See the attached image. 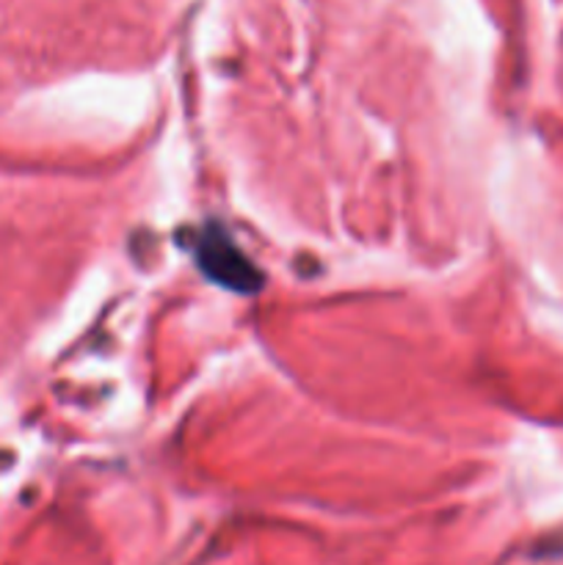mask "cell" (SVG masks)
Segmentation results:
<instances>
[{
    "mask_svg": "<svg viewBox=\"0 0 563 565\" xmlns=\"http://www.w3.org/2000/svg\"><path fill=\"white\" fill-rule=\"evenodd\" d=\"M193 257L202 274L226 290L254 292L263 287L259 270L248 263L246 254L230 241V235L219 224H210L208 230L199 232L193 241Z\"/></svg>",
    "mask_w": 563,
    "mask_h": 565,
    "instance_id": "cell-1",
    "label": "cell"
}]
</instances>
